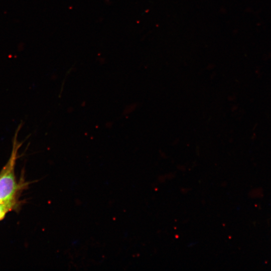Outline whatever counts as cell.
I'll return each instance as SVG.
<instances>
[{
  "mask_svg": "<svg viewBox=\"0 0 271 271\" xmlns=\"http://www.w3.org/2000/svg\"><path fill=\"white\" fill-rule=\"evenodd\" d=\"M16 203L0 204V220L3 219L6 214L14 207Z\"/></svg>",
  "mask_w": 271,
  "mask_h": 271,
  "instance_id": "7a4b0ae2",
  "label": "cell"
},
{
  "mask_svg": "<svg viewBox=\"0 0 271 271\" xmlns=\"http://www.w3.org/2000/svg\"><path fill=\"white\" fill-rule=\"evenodd\" d=\"M19 126L13 141L11 156L6 165L0 172V204L16 203V197L19 186L15 175V166L18 157V151L22 143L18 141Z\"/></svg>",
  "mask_w": 271,
  "mask_h": 271,
  "instance_id": "6da1fadb",
  "label": "cell"
}]
</instances>
